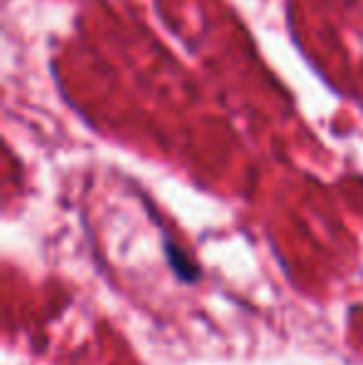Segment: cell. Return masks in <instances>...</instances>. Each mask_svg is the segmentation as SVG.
<instances>
[{
	"instance_id": "1",
	"label": "cell",
	"mask_w": 363,
	"mask_h": 365,
	"mask_svg": "<svg viewBox=\"0 0 363 365\" xmlns=\"http://www.w3.org/2000/svg\"><path fill=\"white\" fill-rule=\"evenodd\" d=\"M167 259H170L172 269H175V274L180 276L182 281H194V279H197V269H194V266L189 264L187 259H184L182 251L175 249L170 241H167Z\"/></svg>"
}]
</instances>
